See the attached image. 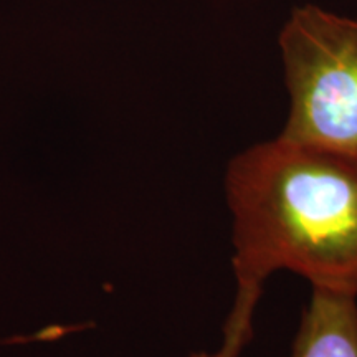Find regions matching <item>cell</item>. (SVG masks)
Returning a JSON list of instances; mask_svg holds the SVG:
<instances>
[{"label": "cell", "instance_id": "6da1fadb", "mask_svg": "<svg viewBox=\"0 0 357 357\" xmlns=\"http://www.w3.org/2000/svg\"><path fill=\"white\" fill-rule=\"evenodd\" d=\"M225 197L236 288L288 270L357 296L356 159L278 136L230 160Z\"/></svg>", "mask_w": 357, "mask_h": 357}, {"label": "cell", "instance_id": "7a4b0ae2", "mask_svg": "<svg viewBox=\"0 0 357 357\" xmlns=\"http://www.w3.org/2000/svg\"><path fill=\"white\" fill-rule=\"evenodd\" d=\"M280 48L289 95L280 137L357 160V20L298 7Z\"/></svg>", "mask_w": 357, "mask_h": 357}, {"label": "cell", "instance_id": "3957f363", "mask_svg": "<svg viewBox=\"0 0 357 357\" xmlns=\"http://www.w3.org/2000/svg\"><path fill=\"white\" fill-rule=\"evenodd\" d=\"M291 357H357V296L312 288Z\"/></svg>", "mask_w": 357, "mask_h": 357}, {"label": "cell", "instance_id": "277c9868", "mask_svg": "<svg viewBox=\"0 0 357 357\" xmlns=\"http://www.w3.org/2000/svg\"><path fill=\"white\" fill-rule=\"evenodd\" d=\"M263 288H236L235 301L223 326L222 344L213 352H195L190 357H240L253 337L255 311Z\"/></svg>", "mask_w": 357, "mask_h": 357}]
</instances>
